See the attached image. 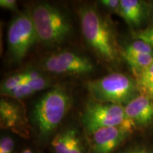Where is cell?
<instances>
[{
	"instance_id": "obj_1",
	"label": "cell",
	"mask_w": 153,
	"mask_h": 153,
	"mask_svg": "<svg viewBox=\"0 0 153 153\" xmlns=\"http://www.w3.org/2000/svg\"><path fill=\"white\" fill-rule=\"evenodd\" d=\"M78 16L83 37L96 55L106 62H118L120 51L109 21L90 5L80 7Z\"/></svg>"
},
{
	"instance_id": "obj_2",
	"label": "cell",
	"mask_w": 153,
	"mask_h": 153,
	"mask_svg": "<svg viewBox=\"0 0 153 153\" xmlns=\"http://www.w3.org/2000/svg\"><path fill=\"white\" fill-rule=\"evenodd\" d=\"M70 106L69 94L60 87L50 89L36 101L30 118L40 136L48 137L57 129Z\"/></svg>"
},
{
	"instance_id": "obj_3",
	"label": "cell",
	"mask_w": 153,
	"mask_h": 153,
	"mask_svg": "<svg viewBox=\"0 0 153 153\" xmlns=\"http://www.w3.org/2000/svg\"><path fill=\"white\" fill-rule=\"evenodd\" d=\"M30 14L37 33L38 41L46 46L60 45L71 33L72 25L68 15L51 4H36Z\"/></svg>"
},
{
	"instance_id": "obj_4",
	"label": "cell",
	"mask_w": 153,
	"mask_h": 153,
	"mask_svg": "<svg viewBox=\"0 0 153 153\" xmlns=\"http://www.w3.org/2000/svg\"><path fill=\"white\" fill-rule=\"evenodd\" d=\"M87 89L94 100L122 106H126L139 92L136 80L119 72L88 81Z\"/></svg>"
},
{
	"instance_id": "obj_5",
	"label": "cell",
	"mask_w": 153,
	"mask_h": 153,
	"mask_svg": "<svg viewBox=\"0 0 153 153\" xmlns=\"http://www.w3.org/2000/svg\"><path fill=\"white\" fill-rule=\"evenodd\" d=\"M81 120L87 133L101 128L112 126H122L133 131L135 128L126 116L124 106L95 100L86 104Z\"/></svg>"
},
{
	"instance_id": "obj_6",
	"label": "cell",
	"mask_w": 153,
	"mask_h": 153,
	"mask_svg": "<svg viewBox=\"0 0 153 153\" xmlns=\"http://www.w3.org/2000/svg\"><path fill=\"white\" fill-rule=\"evenodd\" d=\"M36 41L37 33L30 13H19L11 21L7 33L11 59L14 62L22 61Z\"/></svg>"
},
{
	"instance_id": "obj_7",
	"label": "cell",
	"mask_w": 153,
	"mask_h": 153,
	"mask_svg": "<svg viewBox=\"0 0 153 153\" xmlns=\"http://www.w3.org/2000/svg\"><path fill=\"white\" fill-rule=\"evenodd\" d=\"M42 66L50 73L63 75H85L94 70V65L89 57L65 50L53 53L45 57Z\"/></svg>"
},
{
	"instance_id": "obj_8",
	"label": "cell",
	"mask_w": 153,
	"mask_h": 153,
	"mask_svg": "<svg viewBox=\"0 0 153 153\" xmlns=\"http://www.w3.org/2000/svg\"><path fill=\"white\" fill-rule=\"evenodd\" d=\"M133 132L122 126H112L88 133L91 153H111Z\"/></svg>"
},
{
	"instance_id": "obj_9",
	"label": "cell",
	"mask_w": 153,
	"mask_h": 153,
	"mask_svg": "<svg viewBox=\"0 0 153 153\" xmlns=\"http://www.w3.org/2000/svg\"><path fill=\"white\" fill-rule=\"evenodd\" d=\"M126 116L136 126L153 123V100L140 94L124 106Z\"/></svg>"
},
{
	"instance_id": "obj_10",
	"label": "cell",
	"mask_w": 153,
	"mask_h": 153,
	"mask_svg": "<svg viewBox=\"0 0 153 153\" xmlns=\"http://www.w3.org/2000/svg\"><path fill=\"white\" fill-rule=\"evenodd\" d=\"M55 153H85L79 132L68 128L55 135L51 143Z\"/></svg>"
},
{
	"instance_id": "obj_11",
	"label": "cell",
	"mask_w": 153,
	"mask_h": 153,
	"mask_svg": "<svg viewBox=\"0 0 153 153\" xmlns=\"http://www.w3.org/2000/svg\"><path fill=\"white\" fill-rule=\"evenodd\" d=\"M117 14L131 27L138 28L148 16V5L138 0H120Z\"/></svg>"
},
{
	"instance_id": "obj_12",
	"label": "cell",
	"mask_w": 153,
	"mask_h": 153,
	"mask_svg": "<svg viewBox=\"0 0 153 153\" xmlns=\"http://www.w3.org/2000/svg\"><path fill=\"white\" fill-rule=\"evenodd\" d=\"M24 109L20 104L13 100L1 99L0 101V121L2 128L18 131L24 123Z\"/></svg>"
},
{
	"instance_id": "obj_13",
	"label": "cell",
	"mask_w": 153,
	"mask_h": 153,
	"mask_svg": "<svg viewBox=\"0 0 153 153\" xmlns=\"http://www.w3.org/2000/svg\"><path fill=\"white\" fill-rule=\"evenodd\" d=\"M50 85L51 81L46 76L42 75L35 79L20 85L4 97H10L14 99H22L30 97L38 91L46 89Z\"/></svg>"
},
{
	"instance_id": "obj_14",
	"label": "cell",
	"mask_w": 153,
	"mask_h": 153,
	"mask_svg": "<svg viewBox=\"0 0 153 153\" xmlns=\"http://www.w3.org/2000/svg\"><path fill=\"white\" fill-rule=\"evenodd\" d=\"M120 54L131 68L135 76H136L137 74H140L147 68H148L153 62L152 55L140 54V53H124L122 52H120Z\"/></svg>"
},
{
	"instance_id": "obj_15",
	"label": "cell",
	"mask_w": 153,
	"mask_h": 153,
	"mask_svg": "<svg viewBox=\"0 0 153 153\" xmlns=\"http://www.w3.org/2000/svg\"><path fill=\"white\" fill-rule=\"evenodd\" d=\"M29 82L28 70L7 77L1 84V94L5 96L23 84Z\"/></svg>"
},
{
	"instance_id": "obj_16",
	"label": "cell",
	"mask_w": 153,
	"mask_h": 153,
	"mask_svg": "<svg viewBox=\"0 0 153 153\" xmlns=\"http://www.w3.org/2000/svg\"><path fill=\"white\" fill-rule=\"evenodd\" d=\"M138 91L153 100V75L138 74L135 76Z\"/></svg>"
},
{
	"instance_id": "obj_17",
	"label": "cell",
	"mask_w": 153,
	"mask_h": 153,
	"mask_svg": "<svg viewBox=\"0 0 153 153\" xmlns=\"http://www.w3.org/2000/svg\"><path fill=\"white\" fill-rule=\"evenodd\" d=\"M124 53H140V54H149L153 55V47L146 42L136 40L128 45L123 51Z\"/></svg>"
},
{
	"instance_id": "obj_18",
	"label": "cell",
	"mask_w": 153,
	"mask_h": 153,
	"mask_svg": "<svg viewBox=\"0 0 153 153\" xmlns=\"http://www.w3.org/2000/svg\"><path fill=\"white\" fill-rule=\"evenodd\" d=\"M134 38L136 40L146 42L153 47V26L135 32L134 33Z\"/></svg>"
},
{
	"instance_id": "obj_19",
	"label": "cell",
	"mask_w": 153,
	"mask_h": 153,
	"mask_svg": "<svg viewBox=\"0 0 153 153\" xmlns=\"http://www.w3.org/2000/svg\"><path fill=\"white\" fill-rule=\"evenodd\" d=\"M14 141L10 136H3L0 140V153H13Z\"/></svg>"
},
{
	"instance_id": "obj_20",
	"label": "cell",
	"mask_w": 153,
	"mask_h": 153,
	"mask_svg": "<svg viewBox=\"0 0 153 153\" xmlns=\"http://www.w3.org/2000/svg\"><path fill=\"white\" fill-rule=\"evenodd\" d=\"M120 0H101L99 3L112 12L118 14L120 7Z\"/></svg>"
},
{
	"instance_id": "obj_21",
	"label": "cell",
	"mask_w": 153,
	"mask_h": 153,
	"mask_svg": "<svg viewBox=\"0 0 153 153\" xmlns=\"http://www.w3.org/2000/svg\"><path fill=\"white\" fill-rule=\"evenodd\" d=\"M0 7L10 11H16L17 3L16 0H1Z\"/></svg>"
},
{
	"instance_id": "obj_22",
	"label": "cell",
	"mask_w": 153,
	"mask_h": 153,
	"mask_svg": "<svg viewBox=\"0 0 153 153\" xmlns=\"http://www.w3.org/2000/svg\"><path fill=\"white\" fill-rule=\"evenodd\" d=\"M148 74V75H153V62H152V64H151L148 67V68H147L145 70H143V72H141L140 73L138 74ZM138 74H137V75H138Z\"/></svg>"
},
{
	"instance_id": "obj_23",
	"label": "cell",
	"mask_w": 153,
	"mask_h": 153,
	"mask_svg": "<svg viewBox=\"0 0 153 153\" xmlns=\"http://www.w3.org/2000/svg\"><path fill=\"white\" fill-rule=\"evenodd\" d=\"M148 16L150 17L151 20L153 22V4H152L148 5Z\"/></svg>"
},
{
	"instance_id": "obj_24",
	"label": "cell",
	"mask_w": 153,
	"mask_h": 153,
	"mask_svg": "<svg viewBox=\"0 0 153 153\" xmlns=\"http://www.w3.org/2000/svg\"><path fill=\"white\" fill-rule=\"evenodd\" d=\"M129 153H147V152L144 150H136L132 151V152Z\"/></svg>"
},
{
	"instance_id": "obj_25",
	"label": "cell",
	"mask_w": 153,
	"mask_h": 153,
	"mask_svg": "<svg viewBox=\"0 0 153 153\" xmlns=\"http://www.w3.org/2000/svg\"><path fill=\"white\" fill-rule=\"evenodd\" d=\"M22 153H33V152L30 149H25Z\"/></svg>"
}]
</instances>
